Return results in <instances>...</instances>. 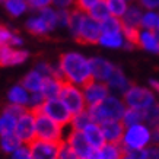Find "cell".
<instances>
[{"mask_svg": "<svg viewBox=\"0 0 159 159\" xmlns=\"http://www.w3.org/2000/svg\"><path fill=\"white\" fill-rule=\"evenodd\" d=\"M58 66L61 69L63 79L69 83L83 88L93 79L91 70V61L80 53H64L60 57Z\"/></svg>", "mask_w": 159, "mask_h": 159, "instance_id": "1", "label": "cell"}, {"mask_svg": "<svg viewBox=\"0 0 159 159\" xmlns=\"http://www.w3.org/2000/svg\"><path fill=\"white\" fill-rule=\"evenodd\" d=\"M67 28L80 44H98L102 34L101 22L76 7L70 10V20Z\"/></svg>", "mask_w": 159, "mask_h": 159, "instance_id": "2", "label": "cell"}, {"mask_svg": "<svg viewBox=\"0 0 159 159\" xmlns=\"http://www.w3.org/2000/svg\"><path fill=\"white\" fill-rule=\"evenodd\" d=\"M125 104L121 98L116 97L114 93H110L108 97L98 105L93 107H88V111L91 114L92 121L95 123H105V121L111 120H121L124 116L125 111Z\"/></svg>", "mask_w": 159, "mask_h": 159, "instance_id": "3", "label": "cell"}, {"mask_svg": "<svg viewBox=\"0 0 159 159\" xmlns=\"http://www.w3.org/2000/svg\"><path fill=\"white\" fill-rule=\"evenodd\" d=\"M152 143V129L146 123H137V124L125 127L121 146L124 150L131 149H143Z\"/></svg>", "mask_w": 159, "mask_h": 159, "instance_id": "4", "label": "cell"}, {"mask_svg": "<svg viewBox=\"0 0 159 159\" xmlns=\"http://www.w3.org/2000/svg\"><path fill=\"white\" fill-rule=\"evenodd\" d=\"M123 101L127 108H136V110H146L150 105H153L156 99L155 92L150 88L139 86V85H130V88L123 93Z\"/></svg>", "mask_w": 159, "mask_h": 159, "instance_id": "5", "label": "cell"}, {"mask_svg": "<svg viewBox=\"0 0 159 159\" xmlns=\"http://www.w3.org/2000/svg\"><path fill=\"white\" fill-rule=\"evenodd\" d=\"M35 130H37V139L51 140V142L64 140V127L39 111L35 112Z\"/></svg>", "mask_w": 159, "mask_h": 159, "instance_id": "6", "label": "cell"}, {"mask_svg": "<svg viewBox=\"0 0 159 159\" xmlns=\"http://www.w3.org/2000/svg\"><path fill=\"white\" fill-rule=\"evenodd\" d=\"M39 112L45 114L47 117H50L51 120H54L56 123L61 124L63 127H70L72 123L73 114L70 112L67 107L64 105V102L60 98H51V99H45V102L43 104V107L39 108ZM37 112V111H35Z\"/></svg>", "mask_w": 159, "mask_h": 159, "instance_id": "7", "label": "cell"}, {"mask_svg": "<svg viewBox=\"0 0 159 159\" xmlns=\"http://www.w3.org/2000/svg\"><path fill=\"white\" fill-rule=\"evenodd\" d=\"M58 98L64 102V105L70 110V112L73 116L77 114V112H82V111H85L88 108L82 88L76 86L73 83H69L66 80L63 83L61 92H60V97Z\"/></svg>", "mask_w": 159, "mask_h": 159, "instance_id": "8", "label": "cell"}, {"mask_svg": "<svg viewBox=\"0 0 159 159\" xmlns=\"http://www.w3.org/2000/svg\"><path fill=\"white\" fill-rule=\"evenodd\" d=\"M61 143L63 142L34 139L28 146L31 155H32V159H58Z\"/></svg>", "mask_w": 159, "mask_h": 159, "instance_id": "9", "label": "cell"}, {"mask_svg": "<svg viewBox=\"0 0 159 159\" xmlns=\"http://www.w3.org/2000/svg\"><path fill=\"white\" fill-rule=\"evenodd\" d=\"M15 134L19 137L24 145H29L34 139H37V130H35V112L34 111H25L18 118Z\"/></svg>", "mask_w": 159, "mask_h": 159, "instance_id": "10", "label": "cell"}, {"mask_svg": "<svg viewBox=\"0 0 159 159\" xmlns=\"http://www.w3.org/2000/svg\"><path fill=\"white\" fill-rule=\"evenodd\" d=\"M82 91H83V95H85V101H86L88 107H93L101 104L111 93L110 88H108V85L105 82L95 80V79H92L89 83H86L82 88Z\"/></svg>", "mask_w": 159, "mask_h": 159, "instance_id": "11", "label": "cell"}, {"mask_svg": "<svg viewBox=\"0 0 159 159\" xmlns=\"http://www.w3.org/2000/svg\"><path fill=\"white\" fill-rule=\"evenodd\" d=\"M25 107L16 105V104H10L3 110V112L0 114V136L5 134H12L15 133V127L22 114L25 112Z\"/></svg>", "mask_w": 159, "mask_h": 159, "instance_id": "12", "label": "cell"}, {"mask_svg": "<svg viewBox=\"0 0 159 159\" xmlns=\"http://www.w3.org/2000/svg\"><path fill=\"white\" fill-rule=\"evenodd\" d=\"M64 142H67L69 145L72 146L73 149H75V152L80 156V159H86L89 156V153L92 152V149H95V148H92L89 145V142L86 140L83 131L75 130L72 127H70V131L64 137Z\"/></svg>", "mask_w": 159, "mask_h": 159, "instance_id": "13", "label": "cell"}, {"mask_svg": "<svg viewBox=\"0 0 159 159\" xmlns=\"http://www.w3.org/2000/svg\"><path fill=\"white\" fill-rule=\"evenodd\" d=\"M91 61V70H92V77L95 80H101V82H105L110 79V76L112 75L114 69L117 67L116 64H112L110 60L102 57H93L89 58Z\"/></svg>", "mask_w": 159, "mask_h": 159, "instance_id": "14", "label": "cell"}, {"mask_svg": "<svg viewBox=\"0 0 159 159\" xmlns=\"http://www.w3.org/2000/svg\"><path fill=\"white\" fill-rule=\"evenodd\" d=\"M28 56H29L28 51L10 48L9 44L0 45V66H3V67L16 66V64H20V63L26 61Z\"/></svg>", "mask_w": 159, "mask_h": 159, "instance_id": "15", "label": "cell"}, {"mask_svg": "<svg viewBox=\"0 0 159 159\" xmlns=\"http://www.w3.org/2000/svg\"><path fill=\"white\" fill-rule=\"evenodd\" d=\"M102 127V133L105 137V142L108 143H121L123 134H124L125 125L123 124L121 120H111L105 121L101 124Z\"/></svg>", "mask_w": 159, "mask_h": 159, "instance_id": "16", "label": "cell"}, {"mask_svg": "<svg viewBox=\"0 0 159 159\" xmlns=\"http://www.w3.org/2000/svg\"><path fill=\"white\" fill-rule=\"evenodd\" d=\"M107 85L110 88V91L116 95H123L129 88H130L131 83L129 82L127 76L124 75V72L121 70L120 67H116L112 75L110 76V79L107 80Z\"/></svg>", "mask_w": 159, "mask_h": 159, "instance_id": "17", "label": "cell"}, {"mask_svg": "<svg viewBox=\"0 0 159 159\" xmlns=\"http://www.w3.org/2000/svg\"><path fill=\"white\" fill-rule=\"evenodd\" d=\"M83 134L86 137V140L89 142V145L95 149H101L102 146L105 145V137H104V133H102V127L99 123H95V121H91L89 124L83 129Z\"/></svg>", "mask_w": 159, "mask_h": 159, "instance_id": "18", "label": "cell"}, {"mask_svg": "<svg viewBox=\"0 0 159 159\" xmlns=\"http://www.w3.org/2000/svg\"><path fill=\"white\" fill-rule=\"evenodd\" d=\"M137 47L143 48L150 54H159V37L155 31L150 29H142L139 34V44Z\"/></svg>", "mask_w": 159, "mask_h": 159, "instance_id": "19", "label": "cell"}, {"mask_svg": "<svg viewBox=\"0 0 159 159\" xmlns=\"http://www.w3.org/2000/svg\"><path fill=\"white\" fill-rule=\"evenodd\" d=\"M63 83H64V80L60 79V77H54V76H45L44 77L41 92H43V95L45 97V99H51V98H58L60 97Z\"/></svg>", "mask_w": 159, "mask_h": 159, "instance_id": "20", "label": "cell"}, {"mask_svg": "<svg viewBox=\"0 0 159 159\" xmlns=\"http://www.w3.org/2000/svg\"><path fill=\"white\" fill-rule=\"evenodd\" d=\"M143 12H145V9L139 3H133V5L129 6V9L125 10L124 16L121 18V22H123L124 26H137V28H140Z\"/></svg>", "mask_w": 159, "mask_h": 159, "instance_id": "21", "label": "cell"}, {"mask_svg": "<svg viewBox=\"0 0 159 159\" xmlns=\"http://www.w3.org/2000/svg\"><path fill=\"white\" fill-rule=\"evenodd\" d=\"M98 44L105 47V48H112V50L124 48L125 38L123 32H102Z\"/></svg>", "mask_w": 159, "mask_h": 159, "instance_id": "22", "label": "cell"}, {"mask_svg": "<svg viewBox=\"0 0 159 159\" xmlns=\"http://www.w3.org/2000/svg\"><path fill=\"white\" fill-rule=\"evenodd\" d=\"M29 92L24 85H16L9 91V98L10 104H16V105H22V107H28L29 102Z\"/></svg>", "mask_w": 159, "mask_h": 159, "instance_id": "23", "label": "cell"}, {"mask_svg": "<svg viewBox=\"0 0 159 159\" xmlns=\"http://www.w3.org/2000/svg\"><path fill=\"white\" fill-rule=\"evenodd\" d=\"M44 77L41 73L35 69V70H31V72L24 77V85L26 89H28L29 93H32V92H39L41 91V88H43V82H44Z\"/></svg>", "mask_w": 159, "mask_h": 159, "instance_id": "24", "label": "cell"}, {"mask_svg": "<svg viewBox=\"0 0 159 159\" xmlns=\"http://www.w3.org/2000/svg\"><path fill=\"white\" fill-rule=\"evenodd\" d=\"M99 150H101L102 159H123L124 156V148L121 146V143H108L107 142Z\"/></svg>", "mask_w": 159, "mask_h": 159, "instance_id": "25", "label": "cell"}, {"mask_svg": "<svg viewBox=\"0 0 159 159\" xmlns=\"http://www.w3.org/2000/svg\"><path fill=\"white\" fill-rule=\"evenodd\" d=\"M26 29H28L29 32L32 35H45L50 32L48 26L47 24L43 20L41 16H32V18H29L26 20Z\"/></svg>", "mask_w": 159, "mask_h": 159, "instance_id": "26", "label": "cell"}, {"mask_svg": "<svg viewBox=\"0 0 159 159\" xmlns=\"http://www.w3.org/2000/svg\"><path fill=\"white\" fill-rule=\"evenodd\" d=\"M158 19H159V10L145 9L143 16H142V22H140V28L155 31L158 28Z\"/></svg>", "mask_w": 159, "mask_h": 159, "instance_id": "27", "label": "cell"}, {"mask_svg": "<svg viewBox=\"0 0 159 159\" xmlns=\"http://www.w3.org/2000/svg\"><path fill=\"white\" fill-rule=\"evenodd\" d=\"M123 124L125 127L137 123H145V116H143V110H136V108H125L124 116L121 118Z\"/></svg>", "mask_w": 159, "mask_h": 159, "instance_id": "28", "label": "cell"}, {"mask_svg": "<svg viewBox=\"0 0 159 159\" xmlns=\"http://www.w3.org/2000/svg\"><path fill=\"white\" fill-rule=\"evenodd\" d=\"M108 10H110L111 16H116V18H123L125 13V10L129 9L130 2L129 0H105Z\"/></svg>", "mask_w": 159, "mask_h": 159, "instance_id": "29", "label": "cell"}, {"mask_svg": "<svg viewBox=\"0 0 159 159\" xmlns=\"http://www.w3.org/2000/svg\"><path fill=\"white\" fill-rule=\"evenodd\" d=\"M20 145H24V143L20 142L19 137L15 134V133L0 136V148L5 150L6 153H12V152H15Z\"/></svg>", "mask_w": 159, "mask_h": 159, "instance_id": "30", "label": "cell"}, {"mask_svg": "<svg viewBox=\"0 0 159 159\" xmlns=\"http://www.w3.org/2000/svg\"><path fill=\"white\" fill-rule=\"evenodd\" d=\"M5 7L12 16H20L28 9V2L26 0H5Z\"/></svg>", "mask_w": 159, "mask_h": 159, "instance_id": "31", "label": "cell"}, {"mask_svg": "<svg viewBox=\"0 0 159 159\" xmlns=\"http://www.w3.org/2000/svg\"><path fill=\"white\" fill-rule=\"evenodd\" d=\"M39 16L43 18V20L47 24L50 32L56 29L58 26V20H57V10L53 9V7H44V9L39 10Z\"/></svg>", "mask_w": 159, "mask_h": 159, "instance_id": "32", "label": "cell"}, {"mask_svg": "<svg viewBox=\"0 0 159 159\" xmlns=\"http://www.w3.org/2000/svg\"><path fill=\"white\" fill-rule=\"evenodd\" d=\"M92 121L91 118V114H89V111H88V108L85 111H82V112H77V114H75L72 118V123H70V127L72 129H75V130H80L82 131L85 127H86L89 123Z\"/></svg>", "mask_w": 159, "mask_h": 159, "instance_id": "33", "label": "cell"}, {"mask_svg": "<svg viewBox=\"0 0 159 159\" xmlns=\"http://www.w3.org/2000/svg\"><path fill=\"white\" fill-rule=\"evenodd\" d=\"M88 13L91 15L93 19H97L98 22H102V20H105L108 16H111L110 10H108V6H107V2L105 0H101V2H98L97 5L93 6Z\"/></svg>", "mask_w": 159, "mask_h": 159, "instance_id": "34", "label": "cell"}, {"mask_svg": "<svg viewBox=\"0 0 159 159\" xmlns=\"http://www.w3.org/2000/svg\"><path fill=\"white\" fill-rule=\"evenodd\" d=\"M143 116H145V123L149 127L159 125V102L156 101L153 105L143 110Z\"/></svg>", "mask_w": 159, "mask_h": 159, "instance_id": "35", "label": "cell"}, {"mask_svg": "<svg viewBox=\"0 0 159 159\" xmlns=\"http://www.w3.org/2000/svg\"><path fill=\"white\" fill-rule=\"evenodd\" d=\"M102 32H123V22L120 18L116 16H108L105 20L101 22Z\"/></svg>", "mask_w": 159, "mask_h": 159, "instance_id": "36", "label": "cell"}, {"mask_svg": "<svg viewBox=\"0 0 159 159\" xmlns=\"http://www.w3.org/2000/svg\"><path fill=\"white\" fill-rule=\"evenodd\" d=\"M58 159H80V156L75 152V149L69 145L67 142H64V140H63L61 148H60V155H58Z\"/></svg>", "mask_w": 159, "mask_h": 159, "instance_id": "37", "label": "cell"}, {"mask_svg": "<svg viewBox=\"0 0 159 159\" xmlns=\"http://www.w3.org/2000/svg\"><path fill=\"white\" fill-rule=\"evenodd\" d=\"M10 159H32L28 145H20L18 149L10 153Z\"/></svg>", "mask_w": 159, "mask_h": 159, "instance_id": "38", "label": "cell"}, {"mask_svg": "<svg viewBox=\"0 0 159 159\" xmlns=\"http://www.w3.org/2000/svg\"><path fill=\"white\" fill-rule=\"evenodd\" d=\"M124 155L130 159H150L148 148L143 149H131V150H124Z\"/></svg>", "mask_w": 159, "mask_h": 159, "instance_id": "39", "label": "cell"}, {"mask_svg": "<svg viewBox=\"0 0 159 159\" xmlns=\"http://www.w3.org/2000/svg\"><path fill=\"white\" fill-rule=\"evenodd\" d=\"M98 2H101V0H75V7L85 12V13H88Z\"/></svg>", "mask_w": 159, "mask_h": 159, "instance_id": "40", "label": "cell"}, {"mask_svg": "<svg viewBox=\"0 0 159 159\" xmlns=\"http://www.w3.org/2000/svg\"><path fill=\"white\" fill-rule=\"evenodd\" d=\"M12 37H13V32H12L7 26L0 25V45H3V44H10Z\"/></svg>", "mask_w": 159, "mask_h": 159, "instance_id": "41", "label": "cell"}, {"mask_svg": "<svg viewBox=\"0 0 159 159\" xmlns=\"http://www.w3.org/2000/svg\"><path fill=\"white\" fill-rule=\"evenodd\" d=\"M28 2V6L29 7H32V9H44V7H48L51 3H53V0H26Z\"/></svg>", "mask_w": 159, "mask_h": 159, "instance_id": "42", "label": "cell"}, {"mask_svg": "<svg viewBox=\"0 0 159 159\" xmlns=\"http://www.w3.org/2000/svg\"><path fill=\"white\" fill-rule=\"evenodd\" d=\"M143 9H159V0H137Z\"/></svg>", "mask_w": 159, "mask_h": 159, "instance_id": "43", "label": "cell"}, {"mask_svg": "<svg viewBox=\"0 0 159 159\" xmlns=\"http://www.w3.org/2000/svg\"><path fill=\"white\" fill-rule=\"evenodd\" d=\"M53 5L57 9H67L70 5H75V0H53Z\"/></svg>", "mask_w": 159, "mask_h": 159, "instance_id": "44", "label": "cell"}, {"mask_svg": "<svg viewBox=\"0 0 159 159\" xmlns=\"http://www.w3.org/2000/svg\"><path fill=\"white\" fill-rule=\"evenodd\" d=\"M150 159H159V145H149L148 146Z\"/></svg>", "mask_w": 159, "mask_h": 159, "instance_id": "45", "label": "cell"}, {"mask_svg": "<svg viewBox=\"0 0 159 159\" xmlns=\"http://www.w3.org/2000/svg\"><path fill=\"white\" fill-rule=\"evenodd\" d=\"M150 129H152V145H159V125Z\"/></svg>", "mask_w": 159, "mask_h": 159, "instance_id": "46", "label": "cell"}, {"mask_svg": "<svg viewBox=\"0 0 159 159\" xmlns=\"http://www.w3.org/2000/svg\"><path fill=\"white\" fill-rule=\"evenodd\" d=\"M149 88L155 92L156 97H159V80L158 79H150L149 80Z\"/></svg>", "mask_w": 159, "mask_h": 159, "instance_id": "47", "label": "cell"}, {"mask_svg": "<svg viewBox=\"0 0 159 159\" xmlns=\"http://www.w3.org/2000/svg\"><path fill=\"white\" fill-rule=\"evenodd\" d=\"M22 38H20L19 35H16V34H13V37H12V39H10V45L12 47H19V45H22Z\"/></svg>", "mask_w": 159, "mask_h": 159, "instance_id": "48", "label": "cell"}, {"mask_svg": "<svg viewBox=\"0 0 159 159\" xmlns=\"http://www.w3.org/2000/svg\"><path fill=\"white\" fill-rule=\"evenodd\" d=\"M86 159H102L101 158V150L99 149H92V152L89 153Z\"/></svg>", "mask_w": 159, "mask_h": 159, "instance_id": "49", "label": "cell"}, {"mask_svg": "<svg viewBox=\"0 0 159 159\" xmlns=\"http://www.w3.org/2000/svg\"><path fill=\"white\" fill-rule=\"evenodd\" d=\"M123 159H130V158H127V156H125V155H124V156H123Z\"/></svg>", "mask_w": 159, "mask_h": 159, "instance_id": "50", "label": "cell"}, {"mask_svg": "<svg viewBox=\"0 0 159 159\" xmlns=\"http://www.w3.org/2000/svg\"><path fill=\"white\" fill-rule=\"evenodd\" d=\"M156 29H158V31H159V19H158V28H156Z\"/></svg>", "mask_w": 159, "mask_h": 159, "instance_id": "51", "label": "cell"}, {"mask_svg": "<svg viewBox=\"0 0 159 159\" xmlns=\"http://www.w3.org/2000/svg\"><path fill=\"white\" fill-rule=\"evenodd\" d=\"M129 2H134V0H129Z\"/></svg>", "mask_w": 159, "mask_h": 159, "instance_id": "52", "label": "cell"}, {"mask_svg": "<svg viewBox=\"0 0 159 159\" xmlns=\"http://www.w3.org/2000/svg\"><path fill=\"white\" fill-rule=\"evenodd\" d=\"M0 2H5V0H0Z\"/></svg>", "mask_w": 159, "mask_h": 159, "instance_id": "53", "label": "cell"}, {"mask_svg": "<svg viewBox=\"0 0 159 159\" xmlns=\"http://www.w3.org/2000/svg\"><path fill=\"white\" fill-rule=\"evenodd\" d=\"M158 10H159V9H158Z\"/></svg>", "mask_w": 159, "mask_h": 159, "instance_id": "54", "label": "cell"}]
</instances>
